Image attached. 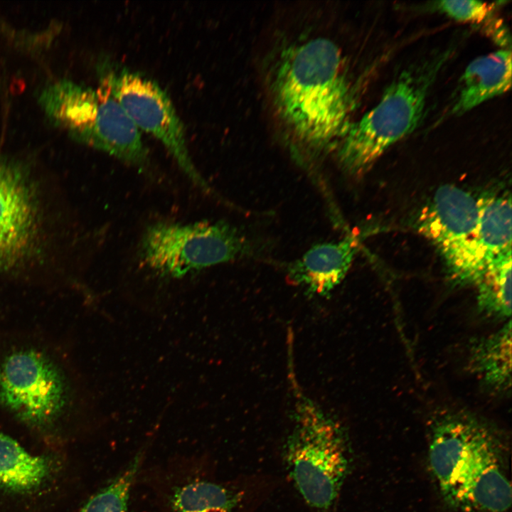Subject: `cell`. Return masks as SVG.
Instances as JSON below:
<instances>
[{
  "label": "cell",
  "mask_w": 512,
  "mask_h": 512,
  "mask_svg": "<svg viewBox=\"0 0 512 512\" xmlns=\"http://www.w3.org/2000/svg\"><path fill=\"white\" fill-rule=\"evenodd\" d=\"M511 85V52L503 48L479 57L463 73L450 113L462 114L507 92Z\"/></svg>",
  "instance_id": "cell-12"
},
{
  "label": "cell",
  "mask_w": 512,
  "mask_h": 512,
  "mask_svg": "<svg viewBox=\"0 0 512 512\" xmlns=\"http://www.w3.org/2000/svg\"><path fill=\"white\" fill-rule=\"evenodd\" d=\"M50 472L48 461L28 452L14 439L0 432V486L16 491L39 486Z\"/></svg>",
  "instance_id": "cell-15"
},
{
  "label": "cell",
  "mask_w": 512,
  "mask_h": 512,
  "mask_svg": "<svg viewBox=\"0 0 512 512\" xmlns=\"http://www.w3.org/2000/svg\"><path fill=\"white\" fill-rule=\"evenodd\" d=\"M469 370L493 393H506L511 386V321L493 334L471 341Z\"/></svg>",
  "instance_id": "cell-13"
},
{
  "label": "cell",
  "mask_w": 512,
  "mask_h": 512,
  "mask_svg": "<svg viewBox=\"0 0 512 512\" xmlns=\"http://www.w3.org/2000/svg\"><path fill=\"white\" fill-rule=\"evenodd\" d=\"M101 82L138 129L156 138L189 180L205 191H209L192 161L184 126L166 92L153 80L125 68L105 70Z\"/></svg>",
  "instance_id": "cell-10"
},
{
  "label": "cell",
  "mask_w": 512,
  "mask_h": 512,
  "mask_svg": "<svg viewBox=\"0 0 512 512\" xmlns=\"http://www.w3.org/2000/svg\"><path fill=\"white\" fill-rule=\"evenodd\" d=\"M279 117L309 150L336 147L348 126L353 94L339 48L325 38L283 50L272 80Z\"/></svg>",
  "instance_id": "cell-1"
},
{
  "label": "cell",
  "mask_w": 512,
  "mask_h": 512,
  "mask_svg": "<svg viewBox=\"0 0 512 512\" xmlns=\"http://www.w3.org/2000/svg\"><path fill=\"white\" fill-rule=\"evenodd\" d=\"M511 251L499 255L486 267L475 284L479 313L486 318L511 319Z\"/></svg>",
  "instance_id": "cell-16"
},
{
  "label": "cell",
  "mask_w": 512,
  "mask_h": 512,
  "mask_svg": "<svg viewBox=\"0 0 512 512\" xmlns=\"http://www.w3.org/2000/svg\"><path fill=\"white\" fill-rule=\"evenodd\" d=\"M137 456L113 481L85 503L80 512H128L131 489L139 467Z\"/></svg>",
  "instance_id": "cell-18"
},
{
  "label": "cell",
  "mask_w": 512,
  "mask_h": 512,
  "mask_svg": "<svg viewBox=\"0 0 512 512\" xmlns=\"http://www.w3.org/2000/svg\"><path fill=\"white\" fill-rule=\"evenodd\" d=\"M257 245L225 222H158L144 231L142 262L160 276L180 279L215 265L254 256Z\"/></svg>",
  "instance_id": "cell-7"
},
{
  "label": "cell",
  "mask_w": 512,
  "mask_h": 512,
  "mask_svg": "<svg viewBox=\"0 0 512 512\" xmlns=\"http://www.w3.org/2000/svg\"><path fill=\"white\" fill-rule=\"evenodd\" d=\"M429 462L445 502L465 512H506L511 503L504 439L494 427L462 411L431 422Z\"/></svg>",
  "instance_id": "cell-2"
},
{
  "label": "cell",
  "mask_w": 512,
  "mask_h": 512,
  "mask_svg": "<svg viewBox=\"0 0 512 512\" xmlns=\"http://www.w3.org/2000/svg\"><path fill=\"white\" fill-rule=\"evenodd\" d=\"M415 227L438 250L449 281L475 285L484 271L479 244V202L457 186H441L418 213Z\"/></svg>",
  "instance_id": "cell-8"
},
{
  "label": "cell",
  "mask_w": 512,
  "mask_h": 512,
  "mask_svg": "<svg viewBox=\"0 0 512 512\" xmlns=\"http://www.w3.org/2000/svg\"><path fill=\"white\" fill-rule=\"evenodd\" d=\"M53 218L29 164L0 154V283L27 282L50 262Z\"/></svg>",
  "instance_id": "cell-4"
},
{
  "label": "cell",
  "mask_w": 512,
  "mask_h": 512,
  "mask_svg": "<svg viewBox=\"0 0 512 512\" xmlns=\"http://www.w3.org/2000/svg\"><path fill=\"white\" fill-rule=\"evenodd\" d=\"M59 126L77 141L137 168L149 164L141 132L105 87L75 83L63 100Z\"/></svg>",
  "instance_id": "cell-9"
},
{
  "label": "cell",
  "mask_w": 512,
  "mask_h": 512,
  "mask_svg": "<svg viewBox=\"0 0 512 512\" xmlns=\"http://www.w3.org/2000/svg\"><path fill=\"white\" fill-rule=\"evenodd\" d=\"M95 404L78 370L50 339L0 332V410L31 428L53 429Z\"/></svg>",
  "instance_id": "cell-3"
},
{
  "label": "cell",
  "mask_w": 512,
  "mask_h": 512,
  "mask_svg": "<svg viewBox=\"0 0 512 512\" xmlns=\"http://www.w3.org/2000/svg\"><path fill=\"white\" fill-rule=\"evenodd\" d=\"M479 244L484 267L511 251V198L507 192L484 193L478 198Z\"/></svg>",
  "instance_id": "cell-14"
},
{
  "label": "cell",
  "mask_w": 512,
  "mask_h": 512,
  "mask_svg": "<svg viewBox=\"0 0 512 512\" xmlns=\"http://www.w3.org/2000/svg\"><path fill=\"white\" fill-rule=\"evenodd\" d=\"M235 496L223 486L198 481L178 487L171 497L173 512H233Z\"/></svg>",
  "instance_id": "cell-17"
},
{
  "label": "cell",
  "mask_w": 512,
  "mask_h": 512,
  "mask_svg": "<svg viewBox=\"0 0 512 512\" xmlns=\"http://www.w3.org/2000/svg\"><path fill=\"white\" fill-rule=\"evenodd\" d=\"M295 404L285 444L287 469L307 503L326 509L336 499L348 472L347 436L338 422L303 394Z\"/></svg>",
  "instance_id": "cell-6"
},
{
  "label": "cell",
  "mask_w": 512,
  "mask_h": 512,
  "mask_svg": "<svg viewBox=\"0 0 512 512\" xmlns=\"http://www.w3.org/2000/svg\"><path fill=\"white\" fill-rule=\"evenodd\" d=\"M356 247L353 235L314 245L289 266V277L309 294L329 296L346 277Z\"/></svg>",
  "instance_id": "cell-11"
},
{
  "label": "cell",
  "mask_w": 512,
  "mask_h": 512,
  "mask_svg": "<svg viewBox=\"0 0 512 512\" xmlns=\"http://www.w3.org/2000/svg\"><path fill=\"white\" fill-rule=\"evenodd\" d=\"M436 8L450 18L461 22L480 23L489 18L494 6L476 1H441Z\"/></svg>",
  "instance_id": "cell-19"
},
{
  "label": "cell",
  "mask_w": 512,
  "mask_h": 512,
  "mask_svg": "<svg viewBox=\"0 0 512 512\" xmlns=\"http://www.w3.org/2000/svg\"><path fill=\"white\" fill-rule=\"evenodd\" d=\"M447 57L443 54L403 70L374 107L351 122L336 147L343 171L351 175L364 174L390 146L415 130Z\"/></svg>",
  "instance_id": "cell-5"
}]
</instances>
